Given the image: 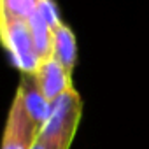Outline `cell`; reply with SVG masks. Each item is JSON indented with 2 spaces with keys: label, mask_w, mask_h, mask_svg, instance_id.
I'll list each match as a JSON object with an SVG mask.
<instances>
[{
  "label": "cell",
  "mask_w": 149,
  "mask_h": 149,
  "mask_svg": "<svg viewBox=\"0 0 149 149\" xmlns=\"http://www.w3.org/2000/svg\"><path fill=\"white\" fill-rule=\"evenodd\" d=\"M40 0H0V18L28 21L39 9Z\"/></svg>",
  "instance_id": "obj_7"
},
{
  "label": "cell",
  "mask_w": 149,
  "mask_h": 149,
  "mask_svg": "<svg viewBox=\"0 0 149 149\" xmlns=\"http://www.w3.org/2000/svg\"><path fill=\"white\" fill-rule=\"evenodd\" d=\"M0 44L4 46L13 65L21 74H33L40 65L28 21L0 18Z\"/></svg>",
  "instance_id": "obj_2"
},
{
  "label": "cell",
  "mask_w": 149,
  "mask_h": 149,
  "mask_svg": "<svg viewBox=\"0 0 149 149\" xmlns=\"http://www.w3.org/2000/svg\"><path fill=\"white\" fill-rule=\"evenodd\" d=\"M39 132L40 130L26 112L19 95H14V100L7 114L0 149H33L39 139Z\"/></svg>",
  "instance_id": "obj_3"
},
{
  "label": "cell",
  "mask_w": 149,
  "mask_h": 149,
  "mask_svg": "<svg viewBox=\"0 0 149 149\" xmlns=\"http://www.w3.org/2000/svg\"><path fill=\"white\" fill-rule=\"evenodd\" d=\"M33 77L42 91V95L53 104L56 98H60L63 93L74 88L72 84V74L53 56L40 61L37 70L33 72Z\"/></svg>",
  "instance_id": "obj_4"
},
{
  "label": "cell",
  "mask_w": 149,
  "mask_h": 149,
  "mask_svg": "<svg viewBox=\"0 0 149 149\" xmlns=\"http://www.w3.org/2000/svg\"><path fill=\"white\" fill-rule=\"evenodd\" d=\"M33 149H44V147H42V146H40V142L37 140V142H35V146H33Z\"/></svg>",
  "instance_id": "obj_8"
},
{
  "label": "cell",
  "mask_w": 149,
  "mask_h": 149,
  "mask_svg": "<svg viewBox=\"0 0 149 149\" xmlns=\"http://www.w3.org/2000/svg\"><path fill=\"white\" fill-rule=\"evenodd\" d=\"M83 116V98L76 88L68 90L51 104L47 121L39 132L44 149H70Z\"/></svg>",
  "instance_id": "obj_1"
},
{
  "label": "cell",
  "mask_w": 149,
  "mask_h": 149,
  "mask_svg": "<svg viewBox=\"0 0 149 149\" xmlns=\"http://www.w3.org/2000/svg\"><path fill=\"white\" fill-rule=\"evenodd\" d=\"M16 95H19L26 112L30 114V118L33 119L37 128L40 130L44 126V123L47 121V118H49L51 102L42 95V91H40V88H39V84L33 77V74H21Z\"/></svg>",
  "instance_id": "obj_5"
},
{
  "label": "cell",
  "mask_w": 149,
  "mask_h": 149,
  "mask_svg": "<svg viewBox=\"0 0 149 149\" xmlns=\"http://www.w3.org/2000/svg\"><path fill=\"white\" fill-rule=\"evenodd\" d=\"M53 58L60 61L70 74L76 68V63H77L76 33L63 21L53 30Z\"/></svg>",
  "instance_id": "obj_6"
}]
</instances>
